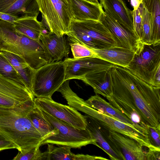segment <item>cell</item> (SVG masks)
<instances>
[{
    "label": "cell",
    "instance_id": "1",
    "mask_svg": "<svg viewBox=\"0 0 160 160\" xmlns=\"http://www.w3.org/2000/svg\"><path fill=\"white\" fill-rule=\"evenodd\" d=\"M113 93L106 98L133 124L142 119L147 126L160 127V88L142 80L126 68L116 65L111 68Z\"/></svg>",
    "mask_w": 160,
    "mask_h": 160
},
{
    "label": "cell",
    "instance_id": "2",
    "mask_svg": "<svg viewBox=\"0 0 160 160\" xmlns=\"http://www.w3.org/2000/svg\"><path fill=\"white\" fill-rule=\"evenodd\" d=\"M33 99L15 107H0V133L14 143L21 152L40 147L45 139L27 116L36 106Z\"/></svg>",
    "mask_w": 160,
    "mask_h": 160
},
{
    "label": "cell",
    "instance_id": "3",
    "mask_svg": "<svg viewBox=\"0 0 160 160\" xmlns=\"http://www.w3.org/2000/svg\"><path fill=\"white\" fill-rule=\"evenodd\" d=\"M21 57L36 70L48 63L40 40L31 38L15 30L12 23L0 19V51Z\"/></svg>",
    "mask_w": 160,
    "mask_h": 160
},
{
    "label": "cell",
    "instance_id": "4",
    "mask_svg": "<svg viewBox=\"0 0 160 160\" xmlns=\"http://www.w3.org/2000/svg\"><path fill=\"white\" fill-rule=\"evenodd\" d=\"M66 100L69 105L91 117L109 130L133 139L149 149L156 148L151 145L148 137L134 127L123 123L92 108L74 92L69 94Z\"/></svg>",
    "mask_w": 160,
    "mask_h": 160
},
{
    "label": "cell",
    "instance_id": "5",
    "mask_svg": "<svg viewBox=\"0 0 160 160\" xmlns=\"http://www.w3.org/2000/svg\"><path fill=\"white\" fill-rule=\"evenodd\" d=\"M41 22L49 32L59 37L70 32L73 19L71 0H36Z\"/></svg>",
    "mask_w": 160,
    "mask_h": 160
},
{
    "label": "cell",
    "instance_id": "6",
    "mask_svg": "<svg viewBox=\"0 0 160 160\" xmlns=\"http://www.w3.org/2000/svg\"><path fill=\"white\" fill-rule=\"evenodd\" d=\"M125 68L142 80L160 88V42L143 44Z\"/></svg>",
    "mask_w": 160,
    "mask_h": 160
},
{
    "label": "cell",
    "instance_id": "7",
    "mask_svg": "<svg viewBox=\"0 0 160 160\" xmlns=\"http://www.w3.org/2000/svg\"><path fill=\"white\" fill-rule=\"evenodd\" d=\"M66 65L62 60L47 63L36 70L32 93L37 98H52L65 81Z\"/></svg>",
    "mask_w": 160,
    "mask_h": 160
},
{
    "label": "cell",
    "instance_id": "8",
    "mask_svg": "<svg viewBox=\"0 0 160 160\" xmlns=\"http://www.w3.org/2000/svg\"><path fill=\"white\" fill-rule=\"evenodd\" d=\"M45 118L58 133L45 139L42 145L51 143L58 145H66L72 148H81L89 144L96 145L95 139L88 130L75 128L68 123L55 118L41 109Z\"/></svg>",
    "mask_w": 160,
    "mask_h": 160
},
{
    "label": "cell",
    "instance_id": "9",
    "mask_svg": "<svg viewBox=\"0 0 160 160\" xmlns=\"http://www.w3.org/2000/svg\"><path fill=\"white\" fill-rule=\"evenodd\" d=\"M36 106L52 116L64 121L80 129H86L84 115L69 105H63L54 101L52 98H34Z\"/></svg>",
    "mask_w": 160,
    "mask_h": 160
},
{
    "label": "cell",
    "instance_id": "10",
    "mask_svg": "<svg viewBox=\"0 0 160 160\" xmlns=\"http://www.w3.org/2000/svg\"><path fill=\"white\" fill-rule=\"evenodd\" d=\"M34 98L25 82L0 74V107H15Z\"/></svg>",
    "mask_w": 160,
    "mask_h": 160
},
{
    "label": "cell",
    "instance_id": "11",
    "mask_svg": "<svg viewBox=\"0 0 160 160\" xmlns=\"http://www.w3.org/2000/svg\"><path fill=\"white\" fill-rule=\"evenodd\" d=\"M63 61L66 65L65 81L72 79L81 80L87 74L105 70L115 66L111 62L96 57L78 59L68 58Z\"/></svg>",
    "mask_w": 160,
    "mask_h": 160
},
{
    "label": "cell",
    "instance_id": "12",
    "mask_svg": "<svg viewBox=\"0 0 160 160\" xmlns=\"http://www.w3.org/2000/svg\"><path fill=\"white\" fill-rule=\"evenodd\" d=\"M108 136L112 148L122 160H146L147 151L135 140L110 130Z\"/></svg>",
    "mask_w": 160,
    "mask_h": 160
},
{
    "label": "cell",
    "instance_id": "13",
    "mask_svg": "<svg viewBox=\"0 0 160 160\" xmlns=\"http://www.w3.org/2000/svg\"><path fill=\"white\" fill-rule=\"evenodd\" d=\"M99 20L108 29L115 40L118 47L127 48L138 52L143 44L136 36L123 27L116 21L102 11Z\"/></svg>",
    "mask_w": 160,
    "mask_h": 160
},
{
    "label": "cell",
    "instance_id": "14",
    "mask_svg": "<svg viewBox=\"0 0 160 160\" xmlns=\"http://www.w3.org/2000/svg\"><path fill=\"white\" fill-rule=\"evenodd\" d=\"M64 35L59 37L48 32L43 33L40 36V39L48 63L69 58L70 47L68 39Z\"/></svg>",
    "mask_w": 160,
    "mask_h": 160
},
{
    "label": "cell",
    "instance_id": "15",
    "mask_svg": "<svg viewBox=\"0 0 160 160\" xmlns=\"http://www.w3.org/2000/svg\"><path fill=\"white\" fill-rule=\"evenodd\" d=\"M71 31L84 33L112 48L118 47L116 42L109 30L100 20L80 21L73 19Z\"/></svg>",
    "mask_w": 160,
    "mask_h": 160
},
{
    "label": "cell",
    "instance_id": "16",
    "mask_svg": "<svg viewBox=\"0 0 160 160\" xmlns=\"http://www.w3.org/2000/svg\"><path fill=\"white\" fill-rule=\"evenodd\" d=\"M99 1L104 12L108 17L135 35L133 28L132 11L127 6L124 0H99Z\"/></svg>",
    "mask_w": 160,
    "mask_h": 160
},
{
    "label": "cell",
    "instance_id": "17",
    "mask_svg": "<svg viewBox=\"0 0 160 160\" xmlns=\"http://www.w3.org/2000/svg\"><path fill=\"white\" fill-rule=\"evenodd\" d=\"M86 128L95 139L96 146L103 150L112 160H122L112 149L108 138L109 130L90 116L85 114Z\"/></svg>",
    "mask_w": 160,
    "mask_h": 160
},
{
    "label": "cell",
    "instance_id": "18",
    "mask_svg": "<svg viewBox=\"0 0 160 160\" xmlns=\"http://www.w3.org/2000/svg\"><path fill=\"white\" fill-rule=\"evenodd\" d=\"M39 12L36 0H0V12L11 16L37 17Z\"/></svg>",
    "mask_w": 160,
    "mask_h": 160
},
{
    "label": "cell",
    "instance_id": "19",
    "mask_svg": "<svg viewBox=\"0 0 160 160\" xmlns=\"http://www.w3.org/2000/svg\"><path fill=\"white\" fill-rule=\"evenodd\" d=\"M111 68L87 74L81 80L91 86L96 94L110 98L113 93Z\"/></svg>",
    "mask_w": 160,
    "mask_h": 160
},
{
    "label": "cell",
    "instance_id": "20",
    "mask_svg": "<svg viewBox=\"0 0 160 160\" xmlns=\"http://www.w3.org/2000/svg\"><path fill=\"white\" fill-rule=\"evenodd\" d=\"M91 49L96 54L98 58L124 68L128 66L135 54L133 51L118 47Z\"/></svg>",
    "mask_w": 160,
    "mask_h": 160
},
{
    "label": "cell",
    "instance_id": "21",
    "mask_svg": "<svg viewBox=\"0 0 160 160\" xmlns=\"http://www.w3.org/2000/svg\"><path fill=\"white\" fill-rule=\"evenodd\" d=\"M74 19L99 21L103 10L99 2L71 0Z\"/></svg>",
    "mask_w": 160,
    "mask_h": 160
},
{
    "label": "cell",
    "instance_id": "22",
    "mask_svg": "<svg viewBox=\"0 0 160 160\" xmlns=\"http://www.w3.org/2000/svg\"><path fill=\"white\" fill-rule=\"evenodd\" d=\"M13 23L17 32L34 40H40L41 35L45 33V27L36 17H20Z\"/></svg>",
    "mask_w": 160,
    "mask_h": 160
},
{
    "label": "cell",
    "instance_id": "23",
    "mask_svg": "<svg viewBox=\"0 0 160 160\" xmlns=\"http://www.w3.org/2000/svg\"><path fill=\"white\" fill-rule=\"evenodd\" d=\"M46 151V160H98V156L88 154H75L71 151V147L66 145H58L48 143Z\"/></svg>",
    "mask_w": 160,
    "mask_h": 160
},
{
    "label": "cell",
    "instance_id": "24",
    "mask_svg": "<svg viewBox=\"0 0 160 160\" xmlns=\"http://www.w3.org/2000/svg\"><path fill=\"white\" fill-rule=\"evenodd\" d=\"M85 101L94 109L126 124L134 127L132 122L127 116L98 94L91 96Z\"/></svg>",
    "mask_w": 160,
    "mask_h": 160
},
{
    "label": "cell",
    "instance_id": "25",
    "mask_svg": "<svg viewBox=\"0 0 160 160\" xmlns=\"http://www.w3.org/2000/svg\"><path fill=\"white\" fill-rule=\"evenodd\" d=\"M0 52L8 60L13 66L32 94V82L35 70L32 69L18 56L6 51H1Z\"/></svg>",
    "mask_w": 160,
    "mask_h": 160
},
{
    "label": "cell",
    "instance_id": "26",
    "mask_svg": "<svg viewBox=\"0 0 160 160\" xmlns=\"http://www.w3.org/2000/svg\"><path fill=\"white\" fill-rule=\"evenodd\" d=\"M27 116L34 127L45 139L58 133V130L53 128L44 117L41 109L36 106L31 109Z\"/></svg>",
    "mask_w": 160,
    "mask_h": 160
},
{
    "label": "cell",
    "instance_id": "27",
    "mask_svg": "<svg viewBox=\"0 0 160 160\" xmlns=\"http://www.w3.org/2000/svg\"><path fill=\"white\" fill-rule=\"evenodd\" d=\"M142 3L152 15V43L160 42V0H142Z\"/></svg>",
    "mask_w": 160,
    "mask_h": 160
},
{
    "label": "cell",
    "instance_id": "28",
    "mask_svg": "<svg viewBox=\"0 0 160 160\" xmlns=\"http://www.w3.org/2000/svg\"><path fill=\"white\" fill-rule=\"evenodd\" d=\"M66 35L68 39L78 42L90 48L99 49L112 48L101 41L79 32L71 31Z\"/></svg>",
    "mask_w": 160,
    "mask_h": 160
},
{
    "label": "cell",
    "instance_id": "29",
    "mask_svg": "<svg viewBox=\"0 0 160 160\" xmlns=\"http://www.w3.org/2000/svg\"><path fill=\"white\" fill-rule=\"evenodd\" d=\"M142 34L141 42L143 44H152V15L151 13L143 6L142 13Z\"/></svg>",
    "mask_w": 160,
    "mask_h": 160
},
{
    "label": "cell",
    "instance_id": "30",
    "mask_svg": "<svg viewBox=\"0 0 160 160\" xmlns=\"http://www.w3.org/2000/svg\"><path fill=\"white\" fill-rule=\"evenodd\" d=\"M68 40L73 58L78 59L91 57L98 58L96 54L91 49L77 42Z\"/></svg>",
    "mask_w": 160,
    "mask_h": 160
},
{
    "label": "cell",
    "instance_id": "31",
    "mask_svg": "<svg viewBox=\"0 0 160 160\" xmlns=\"http://www.w3.org/2000/svg\"><path fill=\"white\" fill-rule=\"evenodd\" d=\"M0 74L11 79L25 83L8 60L0 52Z\"/></svg>",
    "mask_w": 160,
    "mask_h": 160
},
{
    "label": "cell",
    "instance_id": "32",
    "mask_svg": "<svg viewBox=\"0 0 160 160\" xmlns=\"http://www.w3.org/2000/svg\"><path fill=\"white\" fill-rule=\"evenodd\" d=\"M40 147L34 148L28 151L21 152L14 157V160H46L45 152H42L39 149Z\"/></svg>",
    "mask_w": 160,
    "mask_h": 160
},
{
    "label": "cell",
    "instance_id": "33",
    "mask_svg": "<svg viewBox=\"0 0 160 160\" xmlns=\"http://www.w3.org/2000/svg\"><path fill=\"white\" fill-rule=\"evenodd\" d=\"M143 7L142 3L137 9L132 10L134 34L141 42L142 34V13Z\"/></svg>",
    "mask_w": 160,
    "mask_h": 160
},
{
    "label": "cell",
    "instance_id": "34",
    "mask_svg": "<svg viewBox=\"0 0 160 160\" xmlns=\"http://www.w3.org/2000/svg\"><path fill=\"white\" fill-rule=\"evenodd\" d=\"M148 138L152 146L160 149V127H153L147 126Z\"/></svg>",
    "mask_w": 160,
    "mask_h": 160
},
{
    "label": "cell",
    "instance_id": "35",
    "mask_svg": "<svg viewBox=\"0 0 160 160\" xmlns=\"http://www.w3.org/2000/svg\"><path fill=\"white\" fill-rule=\"evenodd\" d=\"M18 148L13 142L0 133V152L7 149Z\"/></svg>",
    "mask_w": 160,
    "mask_h": 160
},
{
    "label": "cell",
    "instance_id": "36",
    "mask_svg": "<svg viewBox=\"0 0 160 160\" xmlns=\"http://www.w3.org/2000/svg\"><path fill=\"white\" fill-rule=\"evenodd\" d=\"M160 151L148 150L145 154L146 160H160Z\"/></svg>",
    "mask_w": 160,
    "mask_h": 160
},
{
    "label": "cell",
    "instance_id": "37",
    "mask_svg": "<svg viewBox=\"0 0 160 160\" xmlns=\"http://www.w3.org/2000/svg\"><path fill=\"white\" fill-rule=\"evenodd\" d=\"M20 17L11 16L0 12V20H4L12 23Z\"/></svg>",
    "mask_w": 160,
    "mask_h": 160
},
{
    "label": "cell",
    "instance_id": "38",
    "mask_svg": "<svg viewBox=\"0 0 160 160\" xmlns=\"http://www.w3.org/2000/svg\"><path fill=\"white\" fill-rule=\"evenodd\" d=\"M142 0H130L131 4L133 10L137 9L142 3Z\"/></svg>",
    "mask_w": 160,
    "mask_h": 160
},
{
    "label": "cell",
    "instance_id": "39",
    "mask_svg": "<svg viewBox=\"0 0 160 160\" xmlns=\"http://www.w3.org/2000/svg\"><path fill=\"white\" fill-rule=\"evenodd\" d=\"M86 0L89 2H99V0Z\"/></svg>",
    "mask_w": 160,
    "mask_h": 160
}]
</instances>
